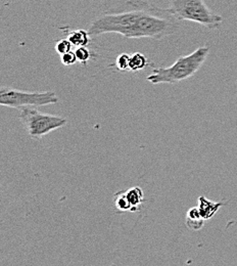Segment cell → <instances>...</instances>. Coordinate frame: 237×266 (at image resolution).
Masks as SVG:
<instances>
[{"mask_svg": "<svg viewBox=\"0 0 237 266\" xmlns=\"http://www.w3.org/2000/svg\"><path fill=\"white\" fill-rule=\"evenodd\" d=\"M180 22L169 9L144 0H127L95 18L88 32L91 36L116 33L129 39L162 40L179 31Z\"/></svg>", "mask_w": 237, "mask_h": 266, "instance_id": "6da1fadb", "label": "cell"}, {"mask_svg": "<svg viewBox=\"0 0 237 266\" xmlns=\"http://www.w3.org/2000/svg\"><path fill=\"white\" fill-rule=\"evenodd\" d=\"M210 54L208 46H202L188 55L179 56L170 66H159L151 71L146 80L151 84H176L194 76Z\"/></svg>", "mask_w": 237, "mask_h": 266, "instance_id": "7a4b0ae2", "label": "cell"}, {"mask_svg": "<svg viewBox=\"0 0 237 266\" xmlns=\"http://www.w3.org/2000/svg\"><path fill=\"white\" fill-rule=\"evenodd\" d=\"M169 11L179 21H189L210 30L220 28L223 18L210 10L204 0H170Z\"/></svg>", "mask_w": 237, "mask_h": 266, "instance_id": "3957f363", "label": "cell"}, {"mask_svg": "<svg viewBox=\"0 0 237 266\" xmlns=\"http://www.w3.org/2000/svg\"><path fill=\"white\" fill-rule=\"evenodd\" d=\"M20 119L31 139L40 140L56 129L65 127L68 120L61 116L41 113L36 108L21 110Z\"/></svg>", "mask_w": 237, "mask_h": 266, "instance_id": "277c9868", "label": "cell"}, {"mask_svg": "<svg viewBox=\"0 0 237 266\" xmlns=\"http://www.w3.org/2000/svg\"><path fill=\"white\" fill-rule=\"evenodd\" d=\"M57 103L58 96L54 91L29 92L6 86L0 88V105L4 107L22 110L25 108L55 105Z\"/></svg>", "mask_w": 237, "mask_h": 266, "instance_id": "5b68a950", "label": "cell"}, {"mask_svg": "<svg viewBox=\"0 0 237 266\" xmlns=\"http://www.w3.org/2000/svg\"><path fill=\"white\" fill-rule=\"evenodd\" d=\"M224 206V203L222 202H213L211 200H209L205 195H201L199 197V210L201 212L202 217L208 221L212 219L216 213L220 210L221 207Z\"/></svg>", "mask_w": 237, "mask_h": 266, "instance_id": "8992f818", "label": "cell"}, {"mask_svg": "<svg viewBox=\"0 0 237 266\" xmlns=\"http://www.w3.org/2000/svg\"><path fill=\"white\" fill-rule=\"evenodd\" d=\"M205 221L206 220L202 217L199 207H192L187 211L185 217V225L188 229L193 231L201 230L205 225Z\"/></svg>", "mask_w": 237, "mask_h": 266, "instance_id": "52a82bcc", "label": "cell"}, {"mask_svg": "<svg viewBox=\"0 0 237 266\" xmlns=\"http://www.w3.org/2000/svg\"><path fill=\"white\" fill-rule=\"evenodd\" d=\"M126 194L132 207L131 212H139L144 202V193L141 187L139 186L131 187L128 190H126Z\"/></svg>", "mask_w": 237, "mask_h": 266, "instance_id": "ba28073f", "label": "cell"}, {"mask_svg": "<svg viewBox=\"0 0 237 266\" xmlns=\"http://www.w3.org/2000/svg\"><path fill=\"white\" fill-rule=\"evenodd\" d=\"M70 42L73 44V46L78 47H83V46H87L90 43L91 40V35L87 30H75L72 31L68 37H67Z\"/></svg>", "mask_w": 237, "mask_h": 266, "instance_id": "9c48e42d", "label": "cell"}, {"mask_svg": "<svg viewBox=\"0 0 237 266\" xmlns=\"http://www.w3.org/2000/svg\"><path fill=\"white\" fill-rule=\"evenodd\" d=\"M113 205L120 212H128L132 210L131 204L126 194V191L120 190L113 195Z\"/></svg>", "mask_w": 237, "mask_h": 266, "instance_id": "30bf717a", "label": "cell"}, {"mask_svg": "<svg viewBox=\"0 0 237 266\" xmlns=\"http://www.w3.org/2000/svg\"><path fill=\"white\" fill-rule=\"evenodd\" d=\"M148 64L147 57L140 53V52H135L130 55V65H129V71L132 72H139L145 69Z\"/></svg>", "mask_w": 237, "mask_h": 266, "instance_id": "8fae6325", "label": "cell"}, {"mask_svg": "<svg viewBox=\"0 0 237 266\" xmlns=\"http://www.w3.org/2000/svg\"><path fill=\"white\" fill-rule=\"evenodd\" d=\"M130 65V55L127 53H121L115 59V66L120 71H128Z\"/></svg>", "mask_w": 237, "mask_h": 266, "instance_id": "7c38bea8", "label": "cell"}, {"mask_svg": "<svg viewBox=\"0 0 237 266\" xmlns=\"http://www.w3.org/2000/svg\"><path fill=\"white\" fill-rule=\"evenodd\" d=\"M72 46H73V44L70 42V40L68 38H64V39H61V40H58L56 42V44H55V51L58 54L64 55L67 52L72 50Z\"/></svg>", "mask_w": 237, "mask_h": 266, "instance_id": "4fadbf2b", "label": "cell"}, {"mask_svg": "<svg viewBox=\"0 0 237 266\" xmlns=\"http://www.w3.org/2000/svg\"><path fill=\"white\" fill-rule=\"evenodd\" d=\"M78 61L82 62V63H86L90 57H91V52L90 50L87 48V46H83V47H78L75 51Z\"/></svg>", "mask_w": 237, "mask_h": 266, "instance_id": "5bb4252c", "label": "cell"}, {"mask_svg": "<svg viewBox=\"0 0 237 266\" xmlns=\"http://www.w3.org/2000/svg\"><path fill=\"white\" fill-rule=\"evenodd\" d=\"M61 59H62L63 64L68 65V66L73 65V64H75V63L78 61V58H77V55H76L75 51H72V50L69 51V52H67L66 54L62 55Z\"/></svg>", "mask_w": 237, "mask_h": 266, "instance_id": "9a60e30c", "label": "cell"}]
</instances>
